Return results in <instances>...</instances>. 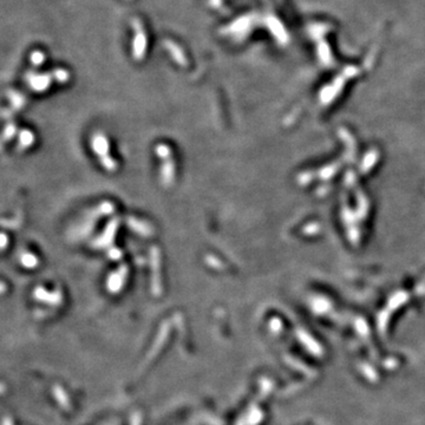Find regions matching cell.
Here are the masks:
<instances>
[{
    "instance_id": "5b68a950",
    "label": "cell",
    "mask_w": 425,
    "mask_h": 425,
    "mask_svg": "<svg viewBox=\"0 0 425 425\" xmlns=\"http://www.w3.org/2000/svg\"><path fill=\"white\" fill-rule=\"evenodd\" d=\"M156 153L159 155L160 157H162L163 160H168L169 156L171 155L170 149L168 148L165 144H160L156 146Z\"/></svg>"
},
{
    "instance_id": "6da1fadb",
    "label": "cell",
    "mask_w": 425,
    "mask_h": 425,
    "mask_svg": "<svg viewBox=\"0 0 425 425\" xmlns=\"http://www.w3.org/2000/svg\"><path fill=\"white\" fill-rule=\"evenodd\" d=\"M93 148L94 153L98 155L100 163L109 171H114L116 169V162L109 156V141L103 134H96L93 139Z\"/></svg>"
},
{
    "instance_id": "8992f818",
    "label": "cell",
    "mask_w": 425,
    "mask_h": 425,
    "mask_svg": "<svg viewBox=\"0 0 425 425\" xmlns=\"http://www.w3.org/2000/svg\"><path fill=\"white\" fill-rule=\"evenodd\" d=\"M109 257H110L111 259H114V260L119 259V258H120V251H119V249L115 248V247H114L113 249H110V251H109Z\"/></svg>"
},
{
    "instance_id": "277c9868",
    "label": "cell",
    "mask_w": 425,
    "mask_h": 425,
    "mask_svg": "<svg viewBox=\"0 0 425 425\" xmlns=\"http://www.w3.org/2000/svg\"><path fill=\"white\" fill-rule=\"evenodd\" d=\"M117 226H118V220H114V221H111L110 223H109L108 228H106L105 233L103 234L102 239H100V240H103L102 243L106 245V243L110 242V241L113 240V236L115 235V232H116Z\"/></svg>"
},
{
    "instance_id": "3957f363",
    "label": "cell",
    "mask_w": 425,
    "mask_h": 425,
    "mask_svg": "<svg viewBox=\"0 0 425 425\" xmlns=\"http://www.w3.org/2000/svg\"><path fill=\"white\" fill-rule=\"evenodd\" d=\"M126 274H128V269H126V267H120L118 271L113 273V275L109 278V281H108L109 287L113 288V286L115 287L116 285L118 286L122 285L120 283H122V280H124Z\"/></svg>"
},
{
    "instance_id": "7a4b0ae2",
    "label": "cell",
    "mask_w": 425,
    "mask_h": 425,
    "mask_svg": "<svg viewBox=\"0 0 425 425\" xmlns=\"http://www.w3.org/2000/svg\"><path fill=\"white\" fill-rule=\"evenodd\" d=\"M174 177V165L171 160H165V165L162 166V180L165 185H170Z\"/></svg>"
}]
</instances>
